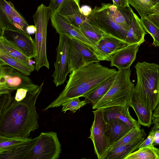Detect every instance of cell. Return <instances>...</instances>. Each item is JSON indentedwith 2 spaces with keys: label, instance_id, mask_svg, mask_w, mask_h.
Here are the masks:
<instances>
[{
  "label": "cell",
  "instance_id": "9",
  "mask_svg": "<svg viewBox=\"0 0 159 159\" xmlns=\"http://www.w3.org/2000/svg\"><path fill=\"white\" fill-rule=\"evenodd\" d=\"M30 153L29 159H57L61 152L57 134L54 132H41Z\"/></svg>",
  "mask_w": 159,
  "mask_h": 159
},
{
  "label": "cell",
  "instance_id": "39",
  "mask_svg": "<svg viewBox=\"0 0 159 159\" xmlns=\"http://www.w3.org/2000/svg\"><path fill=\"white\" fill-rule=\"evenodd\" d=\"M113 4L118 7H129L128 0H112Z\"/></svg>",
  "mask_w": 159,
  "mask_h": 159
},
{
  "label": "cell",
  "instance_id": "49",
  "mask_svg": "<svg viewBox=\"0 0 159 159\" xmlns=\"http://www.w3.org/2000/svg\"><path fill=\"white\" fill-rule=\"evenodd\" d=\"M49 0L50 1H51L52 0Z\"/></svg>",
  "mask_w": 159,
  "mask_h": 159
},
{
  "label": "cell",
  "instance_id": "21",
  "mask_svg": "<svg viewBox=\"0 0 159 159\" xmlns=\"http://www.w3.org/2000/svg\"><path fill=\"white\" fill-rule=\"evenodd\" d=\"M146 34L141 19L134 13L125 42L129 45L134 44L140 45L145 41Z\"/></svg>",
  "mask_w": 159,
  "mask_h": 159
},
{
  "label": "cell",
  "instance_id": "32",
  "mask_svg": "<svg viewBox=\"0 0 159 159\" xmlns=\"http://www.w3.org/2000/svg\"><path fill=\"white\" fill-rule=\"evenodd\" d=\"M11 16L14 30H20L26 32V29L29 25L25 19L14 7L13 4L12 7Z\"/></svg>",
  "mask_w": 159,
  "mask_h": 159
},
{
  "label": "cell",
  "instance_id": "46",
  "mask_svg": "<svg viewBox=\"0 0 159 159\" xmlns=\"http://www.w3.org/2000/svg\"><path fill=\"white\" fill-rule=\"evenodd\" d=\"M159 116V104L157 106L152 114V116Z\"/></svg>",
  "mask_w": 159,
  "mask_h": 159
},
{
  "label": "cell",
  "instance_id": "18",
  "mask_svg": "<svg viewBox=\"0 0 159 159\" xmlns=\"http://www.w3.org/2000/svg\"><path fill=\"white\" fill-rule=\"evenodd\" d=\"M109 13L114 21L128 31L134 14L129 7H118L110 3H107Z\"/></svg>",
  "mask_w": 159,
  "mask_h": 159
},
{
  "label": "cell",
  "instance_id": "3",
  "mask_svg": "<svg viewBox=\"0 0 159 159\" xmlns=\"http://www.w3.org/2000/svg\"><path fill=\"white\" fill-rule=\"evenodd\" d=\"M137 82L133 92L143 104L153 111L159 104L157 84L159 65L143 61L135 66Z\"/></svg>",
  "mask_w": 159,
  "mask_h": 159
},
{
  "label": "cell",
  "instance_id": "28",
  "mask_svg": "<svg viewBox=\"0 0 159 159\" xmlns=\"http://www.w3.org/2000/svg\"><path fill=\"white\" fill-rule=\"evenodd\" d=\"M124 159H159V149L152 145L138 149Z\"/></svg>",
  "mask_w": 159,
  "mask_h": 159
},
{
  "label": "cell",
  "instance_id": "35",
  "mask_svg": "<svg viewBox=\"0 0 159 159\" xmlns=\"http://www.w3.org/2000/svg\"><path fill=\"white\" fill-rule=\"evenodd\" d=\"M31 139V137L14 136L9 138L0 135V148L10 147Z\"/></svg>",
  "mask_w": 159,
  "mask_h": 159
},
{
  "label": "cell",
  "instance_id": "30",
  "mask_svg": "<svg viewBox=\"0 0 159 159\" xmlns=\"http://www.w3.org/2000/svg\"><path fill=\"white\" fill-rule=\"evenodd\" d=\"M98 43L106 47L113 54L117 51L129 45L125 41L107 36H104Z\"/></svg>",
  "mask_w": 159,
  "mask_h": 159
},
{
  "label": "cell",
  "instance_id": "34",
  "mask_svg": "<svg viewBox=\"0 0 159 159\" xmlns=\"http://www.w3.org/2000/svg\"><path fill=\"white\" fill-rule=\"evenodd\" d=\"M79 98H74L63 103L61 105L62 107V112L65 113L67 111L69 110L74 113L80 108L88 103L85 99L81 101L80 100Z\"/></svg>",
  "mask_w": 159,
  "mask_h": 159
},
{
  "label": "cell",
  "instance_id": "16",
  "mask_svg": "<svg viewBox=\"0 0 159 159\" xmlns=\"http://www.w3.org/2000/svg\"><path fill=\"white\" fill-rule=\"evenodd\" d=\"M140 45H129L115 52L110 61L111 66H116L118 70L130 68L136 59Z\"/></svg>",
  "mask_w": 159,
  "mask_h": 159
},
{
  "label": "cell",
  "instance_id": "48",
  "mask_svg": "<svg viewBox=\"0 0 159 159\" xmlns=\"http://www.w3.org/2000/svg\"><path fill=\"white\" fill-rule=\"evenodd\" d=\"M158 4L159 3V0H157Z\"/></svg>",
  "mask_w": 159,
  "mask_h": 159
},
{
  "label": "cell",
  "instance_id": "5",
  "mask_svg": "<svg viewBox=\"0 0 159 159\" xmlns=\"http://www.w3.org/2000/svg\"><path fill=\"white\" fill-rule=\"evenodd\" d=\"M51 12L49 6L42 3L33 16L36 29L34 40L36 50L35 70L37 71L43 66L48 69L50 67L47 54L46 40L47 26Z\"/></svg>",
  "mask_w": 159,
  "mask_h": 159
},
{
  "label": "cell",
  "instance_id": "33",
  "mask_svg": "<svg viewBox=\"0 0 159 159\" xmlns=\"http://www.w3.org/2000/svg\"><path fill=\"white\" fill-rule=\"evenodd\" d=\"M144 129L132 128L121 139L112 145L109 150L119 146L129 143L136 139L142 133Z\"/></svg>",
  "mask_w": 159,
  "mask_h": 159
},
{
  "label": "cell",
  "instance_id": "45",
  "mask_svg": "<svg viewBox=\"0 0 159 159\" xmlns=\"http://www.w3.org/2000/svg\"><path fill=\"white\" fill-rule=\"evenodd\" d=\"M151 14L159 15V3L157 4L152 9Z\"/></svg>",
  "mask_w": 159,
  "mask_h": 159
},
{
  "label": "cell",
  "instance_id": "23",
  "mask_svg": "<svg viewBox=\"0 0 159 159\" xmlns=\"http://www.w3.org/2000/svg\"><path fill=\"white\" fill-rule=\"evenodd\" d=\"M8 65L25 75L29 76L35 70V66L27 63L11 56L5 51L0 49V65Z\"/></svg>",
  "mask_w": 159,
  "mask_h": 159
},
{
  "label": "cell",
  "instance_id": "40",
  "mask_svg": "<svg viewBox=\"0 0 159 159\" xmlns=\"http://www.w3.org/2000/svg\"><path fill=\"white\" fill-rule=\"evenodd\" d=\"M147 18L159 28V15L150 14L147 16Z\"/></svg>",
  "mask_w": 159,
  "mask_h": 159
},
{
  "label": "cell",
  "instance_id": "25",
  "mask_svg": "<svg viewBox=\"0 0 159 159\" xmlns=\"http://www.w3.org/2000/svg\"><path fill=\"white\" fill-rule=\"evenodd\" d=\"M13 3L6 0H0V37L6 30H14L11 11Z\"/></svg>",
  "mask_w": 159,
  "mask_h": 159
},
{
  "label": "cell",
  "instance_id": "1",
  "mask_svg": "<svg viewBox=\"0 0 159 159\" xmlns=\"http://www.w3.org/2000/svg\"><path fill=\"white\" fill-rule=\"evenodd\" d=\"M28 92L26 97L17 102L11 93L0 94V135L29 138L30 133L39 127V116L36 109L37 98L43 89Z\"/></svg>",
  "mask_w": 159,
  "mask_h": 159
},
{
  "label": "cell",
  "instance_id": "14",
  "mask_svg": "<svg viewBox=\"0 0 159 159\" xmlns=\"http://www.w3.org/2000/svg\"><path fill=\"white\" fill-rule=\"evenodd\" d=\"M56 12H58L70 23L79 28L87 20V16L81 12L79 0H64Z\"/></svg>",
  "mask_w": 159,
  "mask_h": 159
},
{
  "label": "cell",
  "instance_id": "6",
  "mask_svg": "<svg viewBox=\"0 0 159 159\" xmlns=\"http://www.w3.org/2000/svg\"><path fill=\"white\" fill-rule=\"evenodd\" d=\"M87 19L91 24L99 29L104 36L125 41L128 31L114 21L109 13L107 3H102L100 7L95 6L87 16Z\"/></svg>",
  "mask_w": 159,
  "mask_h": 159
},
{
  "label": "cell",
  "instance_id": "13",
  "mask_svg": "<svg viewBox=\"0 0 159 159\" xmlns=\"http://www.w3.org/2000/svg\"><path fill=\"white\" fill-rule=\"evenodd\" d=\"M3 36L13 42L27 57L30 59L35 58L34 40L30 35L20 30H6Z\"/></svg>",
  "mask_w": 159,
  "mask_h": 159
},
{
  "label": "cell",
  "instance_id": "2",
  "mask_svg": "<svg viewBox=\"0 0 159 159\" xmlns=\"http://www.w3.org/2000/svg\"><path fill=\"white\" fill-rule=\"evenodd\" d=\"M117 72L116 69L94 62L73 70L69 75L66 84L57 98L43 111L58 107L72 98L81 97L103 83Z\"/></svg>",
  "mask_w": 159,
  "mask_h": 159
},
{
  "label": "cell",
  "instance_id": "12",
  "mask_svg": "<svg viewBox=\"0 0 159 159\" xmlns=\"http://www.w3.org/2000/svg\"><path fill=\"white\" fill-rule=\"evenodd\" d=\"M50 19L57 33L67 34L77 39L91 49L100 61H103L99 50L85 37L79 28L71 24L57 12L51 11Z\"/></svg>",
  "mask_w": 159,
  "mask_h": 159
},
{
  "label": "cell",
  "instance_id": "17",
  "mask_svg": "<svg viewBox=\"0 0 159 159\" xmlns=\"http://www.w3.org/2000/svg\"><path fill=\"white\" fill-rule=\"evenodd\" d=\"M128 105L118 106L103 108L105 120L107 122L114 119H119L127 123L131 128L140 129V125L130 115Z\"/></svg>",
  "mask_w": 159,
  "mask_h": 159
},
{
  "label": "cell",
  "instance_id": "8",
  "mask_svg": "<svg viewBox=\"0 0 159 159\" xmlns=\"http://www.w3.org/2000/svg\"><path fill=\"white\" fill-rule=\"evenodd\" d=\"M94 119L90 129L89 138L92 141L95 152L98 159H105L110 148L107 133L108 123L104 118L103 108L93 111Z\"/></svg>",
  "mask_w": 159,
  "mask_h": 159
},
{
  "label": "cell",
  "instance_id": "19",
  "mask_svg": "<svg viewBox=\"0 0 159 159\" xmlns=\"http://www.w3.org/2000/svg\"><path fill=\"white\" fill-rule=\"evenodd\" d=\"M129 106L134 109L140 125L148 127H150L152 123L153 111L143 104L133 91Z\"/></svg>",
  "mask_w": 159,
  "mask_h": 159
},
{
  "label": "cell",
  "instance_id": "37",
  "mask_svg": "<svg viewBox=\"0 0 159 159\" xmlns=\"http://www.w3.org/2000/svg\"><path fill=\"white\" fill-rule=\"evenodd\" d=\"M28 92L27 89L24 88H20L17 90L14 97L15 100L19 102L23 100L26 97Z\"/></svg>",
  "mask_w": 159,
  "mask_h": 159
},
{
  "label": "cell",
  "instance_id": "20",
  "mask_svg": "<svg viewBox=\"0 0 159 159\" xmlns=\"http://www.w3.org/2000/svg\"><path fill=\"white\" fill-rule=\"evenodd\" d=\"M146 137L147 134L144 130L140 135L132 142L109 150L105 159H124L138 149L139 145Z\"/></svg>",
  "mask_w": 159,
  "mask_h": 159
},
{
  "label": "cell",
  "instance_id": "26",
  "mask_svg": "<svg viewBox=\"0 0 159 159\" xmlns=\"http://www.w3.org/2000/svg\"><path fill=\"white\" fill-rule=\"evenodd\" d=\"M0 49L6 52L11 56L27 63L30 59L26 56L13 42L4 36L0 37Z\"/></svg>",
  "mask_w": 159,
  "mask_h": 159
},
{
  "label": "cell",
  "instance_id": "38",
  "mask_svg": "<svg viewBox=\"0 0 159 159\" xmlns=\"http://www.w3.org/2000/svg\"><path fill=\"white\" fill-rule=\"evenodd\" d=\"M64 0H52L50 1L49 7L51 11L56 12Z\"/></svg>",
  "mask_w": 159,
  "mask_h": 159
},
{
  "label": "cell",
  "instance_id": "47",
  "mask_svg": "<svg viewBox=\"0 0 159 159\" xmlns=\"http://www.w3.org/2000/svg\"><path fill=\"white\" fill-rule=\"evenodd\" d=\"M157 91H158V95L159 96V78L158 81V84H157Z\"/></svg>",
  "mask_w": 159,
  "mask_h": 159
},
{
  "label": "cell",
  "instance_id": "27",
  "mask_svg": "<svg viewBox=\"0 0 159 159\" xmlns=\"http://www.w3.org/2000/svg\"><path fill=\"white\" fill-rule=\"evenodd\" d=\"M79 28L85 37L96 47L104 36L103 33L99 29L91 24L87 20L82 24Z\"/></svg>",
  "mask_w": 159,
  "mask_h": 159
},
{
  "label": "cell",
  "instance_id": "43",
  "mask_svg": "<svg viewBox=\"0 0 159 159\" xmlns=\"http://www.w3.org/2000/svg\"><path fill=\"white\" fill-rule=\"evenodd\" d=\"M36 29L35 25H29L26 28V32L30 35L35 33Z\"/></svg>",
  "mask_w": 159,
  "mask_h": 159
},
{
  "label": "cell",
  "instance_id": "15",
  "mask_svg": "<svg viewBox=\"0 0 159 159\" xmlns=\"http://www.w3.org/2000/svg\"><path fill=\"white\" fill-rule=\"evenodd\" d=\"M39 136L13 146L0 148V159H29Z\"/></svg>",
  "mask_w": 159,
  "mask_h": 159
},
{
  "label": "cell",
  "instance_id": "42",
  "mask_svg": "<svg viewBox=\"0 0 159 159\" xmlns=\"http://www.w3.org/2000/svg\"><path fill=\"white\" fill-rule=\"evenodd\" d=\"M153 145L154 146L159 145V130L157 129L154 133Z\"/></svg>",
  "mask_w": 159,
  "mask_h": 159
},
{
  "label": "cell",
  "instance_id": "7",
  "mask_svg": "<svg viewBox=\"0 0 159 159\" xmlns=\"http://www.w3.org/2000/svg\"><path fill=\"white\" fill-rule=\"evenodd\" d=\"M39 86L28 76L14 68L7 65H0V94L11 93L20 88L33 92Z\"/></svg>",
  "mask_w": 159,
  "mask_h": 159
},
{
  "label": "cell",
  "instance_id": "36",
  "mask_svg": "<svg viewBox=\"0 0 159 159\" xmlns=\"http://www.w3.org/2000/svg\"><path fill=\"white\" fill-rule=\"evenodd\" d=\"M158 129H159L156 125L154 124L147 138L140 144L138 149L153 145L154 133L155 131Z\"/></svg>",
  "mask_w": 159,
  "mask_h": 159
},
{
  "label": "cell",
  "instance_id": "44",
  "mask_svg": "<svg viewBox=\"0 0 159 159\" xmlns=\"http://www.w3.org/2000/svg\"><path fill=\"white\" fill-rule=\"evenodd\" d=\"M152 123L156 125L159 129V116H152Z\"/></svg>",
  "mask_w": 159,
  "mask_h": 159
},
{
  "label": "cell",
  "instance_id": "50",
  "mask_svg": "<svg viewBox=\"0 0 159 159\" xmlns=\"http://www.w3.org/2000/svg\"></svg>",
  "mask_w": 159,
  "mask_h": 159
},
{
  "label": "cell",
  "instance_id": "11",
  "mask_svg": "<svg viewBox=\"0 0 159 159\" xmlns=\"http://www.w3.org/2000/svg\"><path fill=\"white\" fill-rule=\"evenodd\" d=\"M59 34V43L56 48V60L54 64L55 70L52 75L53 82L56 87L63 84L67 74L70 73L68 60L69 37L67 34Z\"/></svg>",
  "mask_w": 159,
  "mask_h": 159
},
{
  "label": "cell",
  "instance_id": "31",
  "mask_svg": "<svg viewBox=\"0 0 159 159\" xmlns=\"http://www.w3.org/2000/svg\"><path fill=\"white\" fill-rule=\"evenodd\" d=\"M142 25L146 32L152 37L153 44L159 47V28L148 19L147 17L141 18Z\"/></svg>",
  "mask_w": 159,
  "mask_h": 159
},
{
  "label": "cell",
  "instance_id": "4",
  "mask_svg": "<svg viewBox=\"0 0 159 159\" xmlns=\"http://www.w3.org/2000/svg\"><path fill=\"white\" fill-rule=\"evenodd\" d=\"M130 68L118 70L115 79L106 94L94 105L93 109L118 106H129L134 88L130 79Z\"/></svg>",
  "mask_w": 159,
  "mask_h": 159
},
{
  "label": "cell",
  "instance_id": "22",
  "mask_svg": "<svg viewBox=\"0 0 159 159\" xmlns=\"http://www.w3.org/2000/svg\"><path fill=\"white\" fill-rule=\"evenodd\" d=\"M107 122L109 126L107 135L110 148L132 129L127 123L119 119H114Z\"/></svg>",
  "mask_w": 159,
  "mask_h": 159
},
{
  "label": "cell",
  "instance_id": "41",
  "mask_svg": "<svg viewBox=\"0 0 159 159\" xmlns=\"http://www.w3.org/2000/svg\"><path fill=\"white\" fill-rule=\"evenodd\" d=\"M80 10L82 13L86 16L89 14L92 10L90 7L86 5L82 6L80 8Z\"/></svg>",
  "mask_w": 159,
  "mask_h": 159
},
{
  "label": "cell",
  "instance_id": "29",
  "mask_svg": "<svg viewBox=\"0 0 159 159\" xmlns=\"http://www.w3.org/2000/svg\"><path fill=\"white\" fill-rule=\"evenodd\" d=\"M128 2L137 10L141 18L151 14L152 9L158 4L157 0H128Z\"/></svg>",
  "mask_w": 159,
  "mask_h": 159
},
{
  "label": "cell",
  "instance_id": "10",
  "mask_svg": "<svg viewBox=\"0 0 159 159\" xmlns=\"http://www.w3.org/2000/svg\"><path fill=\"white\" fill-rule=\"evenodd\" d=\"M69 38L68 60L70 73L89 64L99 62L94 52L77 39L68 35Z\"/></svg>",
  "mask_w": 159,
  "mask_h": 159
},
{
  "label": "cell",
  "instance_id": "24",
  "mask_svg": "<svg viewBox=\"0 0 159 159\" xmlns=\"http://www.w3.org/2000/svg\"><path fill=\"white\" fill-rule=\"evenodd\" d=\"M117 73L112 76L102 84L83 94L88 103L92 106L98 102L107 93L116 77Z\"/></svg>",
  "mask_w": 159,
  "mask_h": 159
}]
</instances>
